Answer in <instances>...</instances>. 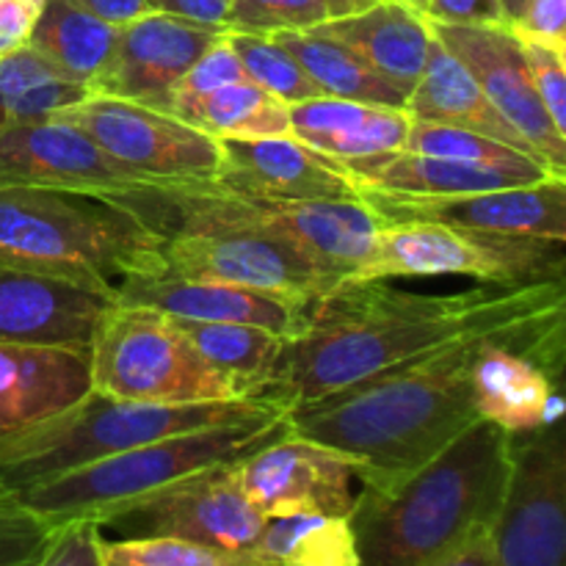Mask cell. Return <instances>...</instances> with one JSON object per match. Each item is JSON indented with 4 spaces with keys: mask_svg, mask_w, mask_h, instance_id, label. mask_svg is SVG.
Listing matches in <instances>:
<instances>
[{
    "mask_svg": "<svg viewBox=\"0 0 566 566\" xmlns=\"http://www.w3.org/2000/svg\"><path fill=\"white\" fill-rule=\"evenodd\" d=\"M564 304V282L412 293L387 280H343L313 304L307 329L285 343L263 398L287 415L420 354L509 329Z\"/></svg>",
    "mask_w": 566,
    "mask_h": 566,
    "instance_id": "obj_1",
    "label": "cell"
},
{
    "mask_svg": "<svg viewBox=\"0 0 566 566\" xmlns=\"http://www.w3.org/2000/svg\"><path fill=\"white\" fill-rule=\"evenodd\" d=\"M486 335L462 337L302 403L285 415L287 429L352 457L363 484L409 473L481 420L473 407L470 365Z\"/></svg>",
    "mask_w": 566,
    "mask_h": 566,
    "instance_id": "obj_2",
    "label": "cell"
},
{
    "mask_svg": "<svg viewBox=\"0 0 566 566\" xmlns=\"http://www.w3.org/2000/svg\"><path fill=\"white\" fill-rule=\"evenodd\" d=\"M514 434L475 420L409 473L363 484L348 512L359 566H426L495 525Z\"/></svg>",
    "mask_w": 566,
    "mask_h": 566,
    "instance_id": "obj_3",
    "label": "cell"
},
{
    "mask_svg": "<svg viewBox=\"0 0 566 566\" xmlns=\"http://www.w3.org/2000/svg\"><path fill=\"white\" fill-rule=\"evenodd\" d=\"M166 235L119 205L75 191L0 186V265L116 291L164 271Z\"/></svg>",
    "mask_w": 566,
    "mask_h": 566,
    "instance_id": "obj_4",
    "label": "cell"
},
{
    "mask_svg": "<svg viewBox=\"0 0 566 566\" xmlns=\"http://www.w3.org/2000/svg\"><path fill=\"white\" fill-rule=\"evenodd\" d=\"M282 412L265 398L210 403H144L88 390L48 420L0 434V492L28 490L114 453L213 426Z\"/></svg>",
    "mask_w": 566,
    "mask_h": 566,
    "instance_id": "obj_5",
    "label": "cell"
},
{
    "mask_svg": "<svg viewBox=\"0 0 566 566\" xmlns=\"http://www.w3.org/2000/svg\"><path fill=\"white\" fill-rule=\"evenodd\" d=\"M285 426V412H274L241 423L164 437L70 470L44 484L28 486L14 497L53 525L94 520L103 528L111 517L136 506L153 492L199 470L235 462L243 453L265 446L282 434Z\"/></svg>",
    "mask_w": 566,
    "mask_h": 566,
    "instance_id": "obj_6",
    "label": "cell"
},
{
    "mask_svg": "<svg viewBox=\"0 0 566 566\" xmlns=\"http://www.w3.org/2000/svg\"><path fill=\"white\" fill-rule=\"evenodd\" d=\"M175 230H260L302 249L326 271L348 280L368 260L385 221L363 199H263L219 182H171Z\"/></svg>",
    "mask_w": 566,
    "mask_h": 566,
    "instance_id": "obj_7",
    "label": "cell"
},
{
    "mask_svg": "<svg viewBox=\"0 0 566 566\" xmlns=\"http://www.w3.org/2000/svg\"><path fill=\"white\" fill-rule=\"evenodd\" d=\"M92 390L144 403L238 401L230 381L208 365L169 315L111 302L94 329Z\"/></svg>",
    "mask_w": 566,
    "mask_h": 566,
    "instance_id": "obj_8",
    "label": "cell"
},
{
    "mask_svg": "<svg viewBox=\"0 0 566 566\" xmlns=\"http://www.w3.org/2000/svg\"><path fill=\"white\" fill-rule=\"evenodd\" d=\"M473 276L484 285L564 282V243L462 230L440 221H385L368 260L348 280Z\"/></svg>",
    "mask_w": 566,
    "mask_h": 566,
    "instance_id": "obj_9",
    "label": "cell"
},
{
    "mask_svg": "<svg viewBox=\"0 0 566 566\" xmlns=\"http://www.w3.org/2000/svg\"><path fill=\"white\" fill-rule=\"evenodd\" d=\"M0 186L86 193L119 205L160 235L175 230L171 182L160 186L136 177L108 158L86 133L55 116L0 130Z\"/></svg>",
    "mask_w": 566,
    "mask_h": 566,
    "instance_id": "obj_10",
    "label": "cell"
},
{
    "mask_svg": "<svg viewBox=\"0 0 566 566\" xmlns=\"http://www.w3.org/2000/svg\"><path fill=\"white\" fill-rule=\"evenodd\" d=\"M108 158L149 182H210L221 171V142L199 127L133 99L86 94L55 111Z\"/></svg>",
    "mask_w": 566,
    "mask_h": 566,
    "instance_id": "obj_11",
    "label": "cell"
},
{
    "mask_svg": "<svg viewBox=\"0 0 566 566\" xmlns=\"http://www.w3.org/2000/svg\"><path fill=\"white\" fill-rule=\"evenodd\" d=\"M495 566H564L566 437L562 423L514 434L512 470L492 525Z\"/></svg>",
    "mask_w": 566,
    "mask_h": 566,
    "instance_id": "obj_12",
    "label": "cell"
},
{
    "mask_svg": "<svg viewBox=\"0 0 566 566\" xmlns=\"http://www.w3.org/2000/svg\"><path fill=\"white\" fill-rule=\"evenodd\" d=\"M164 274L221 282L293 298L326 296L340 276L282 238L260 230H180L164 241Z\"/></svg>",
    "mask_w": 566,
    "mask_h": 566,
    "instance_id": "obj_13",
    "label": "cell"
},
{
    "mask_svg": "<svg viewBox=\"0 0 566 566\" xmlns=\"http://www.w3.org/2000/svg\"><path fill=\"white\" fill-rule=\"evenodd\" d=\"M230 473L265 520L287 514L348 517L359 468L346 453L293 434L285 426L274 440L230 462Z\"/></svg>",
    "mask_w": 566,
    "mask_h": 566,
    "instance_id": "obj_14",
    "label": "cell"
},
{
    "mask_svg": "<svg viewBox=\"0 0 566 566\" xmlns=\"http://www.w3.org/2000/svg\"><path fill=\"white\" fill-rule=\"evenodd\" d=\"M263 525L265 517L243 495L227 462L153 492L103 528L122 536H177L227 553H249Z\"/></svg>",
    "mask_w": 566,
    "mask_h": 566,
    "instance_id": "obj_15",
    "label": "cell"
},
{
    "mask_svg": "<svg viewBox=\"0 0 566 566\" xmlns=\"http://www.w3.org/2000/svg\"><path fill=\"white\" fill-rule=\"evenodd\" d=\"M437 42L457 55L490 103L525 138L551 175L566 177V136L556 130L536 97L523 42L509 25H446L429 22Z\"/></svg>",
    "mask_w": 566,
    "mask_h": 566,
    "instance_id": "obj_16",
    "label": "cell"
},
{
    "mask_svg": "<svg viewBox=\"0 0 566 566\" xmlns=\"http://www.w3.org/2000/svg\"><path fill=\"white\" fill-rule=\"evenodd\" d=\"M359 199L368 202L381 221H440L495 235L566 241V180L556 177L462 197H396L359 191Z\"/></svg>",
    "mask_w": 566,
    "mask_h": 566,
    "instance_id": "obj_17",
    "label": "cell"
},
{
    "mask_svg": "<svg viewBox=\"0 0 566 566\" xmlns=\"http://www.w3.org/2000/svg\"><path fill=\"white\" fill-rule=\"evenodd\" d=\"M224 28L199 25L166 11H147L119 25L116 48L92 94L166 108L175 83Z\"/></svg>",
    "mask_w": 566,
    "mask_h": 566,
    "instance_id": "obj_18",
    "label": "cell"
},
{
    "mask_svg": "<svg viewBox=\"0 0 566 566\" xmlns=\"http://www.w3.org/2000/svg\"><path fill=\"white\" fill-rule=\"evenodd\" d=\"M116 302L142 304L177 321H205V324H249L276 332L285 340L307 329L313 304L307 298L280 296V293L249 291L221 282L186 280L171 274L130 276L116 291Z\"/></svg>",
    "mask_w": 566,
    "mask_h": 566,
    "instance_id": "obj_19",
    "label": "cell"
},
{
    "mask_svg": "<svg viewBox=\"0 0 566 566\" xmlns=\"http://www.w3.org/2000/svg\"><path fill=\"white\" fill-rule=\"evenodd\" d=\"M219 186L263 199H359L343 166L293 136L221 138Z\"/></svg>",
    "mask_w": 566,
    "mask_h": 566,
    "instance_id": "obj_20",
    "label": "cell"
},
{
    "mask_svg": "<svg viewBox=\"0 0 566 566\" xmlns=\"http://www.w3.org/2000/svg\"><path fill=\"white\" fill-rule=\"evenodd\" d=\"M111 302L75 282L0 265V343L88 348Z\"/></svg>",
    "mask_w": 566,
    "mask_h": 566,
    "instance_id": "obj_21",
    "label": "cell"
},
{
    "mask_svg": "<svg viewBox=\"0 0 566 566\" xmlns=\"http://www.w3.org/2000/svg\"><path fill=\"white\" fill-rule=\"evenodd\" d=\"M88 390V348L0 343V434L53 418Z\"/></svg>",
    "mask_w": 566,
    "mask_h": 566,
    "instance_id": "obj_22",
    "label": "cell"
},
{
    "mask_svg": "<svg viewBox=\"0 0 566 566\" xmlns=\"http://www.w3.org/2000/svg\"><path fill=\"white\" fill-rule=\"evenodd\" d=\"M315 31L352 48L370 70L379 72L407 97L423 75L426 59L434 44L429 20L403 0H379L357 14L321 22Z\"/></svg>",
    "mask_w": 566,
    "mask_h": 566,
    "instance_id": "obj_23",
    "label": "cell"
},
{
    "mask_svg": "<svg viewBox=\"0 0 566 566\" xmlns=\"http://www.w3.org/2000/svg\"><path fill=\"white\" fill-rule=\"evenodd\" d=\"M412 127L407 108L313 97L291 105V136L315 153L348 164L403 149Z\"/></svg>",
    "mask_w": 566,
    "mask_h": 566,
    "instance_id": "obj_24",
    "label": "cell"
},
{
    "mask_svg": "<svg viewBox=\"0 0 566 566\" xmlns=\"http://www.w3.org/2000/svg\"><path fill=\"white\" fill-rule=\"evenodd\" d=\"M403 108H407V114L415 122L462 127V130L509 144V147L520 149V153L534 155V149L525 144V138L509 125L506 116L481 92V86L464 70L462 61L453 53H448L437 39L429 50V59H426L423 75L418 77L415 88L409 92Z\"/></svg>",
    "mask_w": 566,
    "mask_h": 566,
    "instance_id": "obj_25",
    "label": "cell"
},
{
    "mask_svg": "<svg viewBox=\"0 0 566 566\" xmlns=\"http://www.w3.org/2000/svg\"><path fill=\"white\" fill-rule=\"evenodd\" d=\"M116 36L119 25L97 17L77 0H44L42 17L33 28L31 50H36L66 81L92 92L108 66Z\"/></svg>",
    "mask_w": 566,
    "mask_h": 566,
    "instance_id": "obj_26",
    "label": "cell"
},
{
    "mask_svg": "<svg viewBox=\"0 0 566 566\" xmlns=\"http://www.w3.org/2000/svg\"><path fill=\"white\" fill-rule=\"evenodd\" d=\"M175 321L191 346L219 370L238 398H263L274 379L276 363L285 352V337L263 326L249 324H205V321Z\"/></svg>",
    "mask_w": 566,
    "mask_h": 566,
    "instance_id": "obj_27",
    "label": "cell"
},
{
    "mask_svg": "<svg viewBox=\"0 0 566 566\" xmlns=\"http://www.w3.org/2000/svg\"><path fill=\"white\" fill-rule=\"evenodd\" d=\"M298 64L304 66L315 86L324 97L357 99V103L390 105V108H403L407 94L398 92L396 86L385 81L379 72L370 70L352 48H346L337 39L315 31H282L271 33Z\"/></svg>",
    "mask_w": 566,
    "mask_h": 566,
    "instance_id": "obj_28",
    "label": "cell"
},
{
    "mask_svg": "<svg viewBox=\"0 0 566 566\" xmlns=\"http://www.w3.org/2000/svg\"><path fill=\"white\" fill-rule=\"evenodd\" d=\"M249 556L260 566H359L348 517H269Z\"/></svg>",
    "mask_w": 566,
    "mask_h": 566,
    "instance_id": "obj_29",
    "label": "cell"
},
{
    "mask_svg": "<svg viewBox=\"0 0 566 566\" xmlns=\"http://www.w3.org/2000/svg\"><path fill=\"white\" fill-rule=\"evenodd\" d=\"M88 88L66 81L36 50H22L0 61V130L42 119L77 103Z\"/></svg>",
    "mask_w": 566,
    "mask_h": 566,
    "instance_id": "obj_30",
    "label": "cell"
},
{
    "mask_svg": "<svg viewBox=\"0 0 566 566\" xmlns=\"http://www.w3.org/2000/svg\"><path fill=\"white\" fill-rule=\"evenodd\" d=\"M188 125L213 138H274L291 136V105L252 81L219 88L193 111Z\"/></svg>",
    "mask_w": 566,
    "mask_h": 566,
    "instance_id": "obj_31",
    "label": "cell"
},
{
    "mask_svg": "<svg viewBox=\"0 0 566 566\" xmlns=\"http://www.w3.org/2000/svg\"><path fill=\"white\" fill-rule=\"evenodd\" d=\"M403 149H407V153L437 155V158L464 160V164L495 166V169L512 171V175L523 177V180L528 182L556 177L551 175V169H547L539 158H534V155L520 153V149L509 147V144L479 136V133L462 130V127L431 125V122L412 119ZM556 180H566V177H556Z\"/></svg>",
    "mask_w": 566,
    "mask_h": 566,
    "instance_id": "obj_32",
    "label": "cell"
},
{
    "mask_svg": "<svg viewBox=\"0 0 566 566\" xmlns=\"http://www.w3.org/2000/svg\"><path fill=\"white\" fill-rule=\"evenodd\" d=\"M230 42L235 48L238 59H241L247 81L258 83L260 88L280 97L282 103L296 105L304 103V99L324 97L321 88L313 83V77L304 72V66L274 36L230 31Z\"/></svg>",
    "mask_w": 566,
    "mask_h": 566,
    "instance_id": "obj_33",
    "label": "cell"
},
{
    "mask_svg": "<svg viewBox=\"0 0 566 566\" xmlns=\"http://www.w3.org/2000/svg\"><path fill=\"white\" fill-rule=\"evenodd\" d=\"M103 566H260L249 553H227L177 536L103 539Z\"/></svg>",
    "mask_w": 566,
    "mask_h": 566,
    "instance_id": "obj_34",
    "label": "cell"
},
{
    "mask_svg": "<svg viewBox=\"0 0 566 566\" xmlns=\"http://www.w3.org/2000/svg\"><path fill=\"white\" fill-rule=\"evenodd\" d=\"M238 81H247V75H243L241 59L230 42V31H224L205 48V53L191 64V70L175 83L164 111L177 119L191 122L193 111L205 97Z\"/></svg>",
    "mask_w": 566,
    "mask_h": 566,
    "instance_id": "obj_35",
    "label": "cell"
},
{
    "mask_svg": "<svg viewBox=\"0 0 566 566\" xmlns=\"http://www.w3.org/2000/svg\"><path fill=\"white\" fill-rule=\"evenodd\" d=\"M329 20L321 0H230L227 31L282 33L310 31Z\"/></svg>",
    "mask_w": 566,
    "mask_h": 566,
    "instance_id": "obj_36",
    "label": "cell"
},
{
    "mask_svg": "<svg viewBox=\"0 0 566 566\" xmlns=\"http://www.w3.org/2000/svg\"><path fill=\"white\" fill-rule=\"evenodd\" d=\"M55 525L9 492H0V566H36Z\"/></svg>",
    "mask_w": 566,
    "mask_h": 566,
    "instance_id": "obj_37",
    "label": "cell"
},
{
    "mask_svg": "<svg viewBox=\"0 0 566 566\" xmlns=\"http://www.w3.org/2000/svg\"><path fill=\"white\" fill-rule=\"evenodd\" d=\"M520 42H523L536 97L542 99L556 130L566 136V50L525 42V39Z\"/></svg>",
    "mask_w": 566,
    "mask_h": 566,
    "instance_id": "obj_38",
    "label": "cell"
},
{
    "mask_svg": "<svg viewBox=\"0 0 566 566\" xmlns=\"http://www.w3.org/2000/svg\"><path fill=\"white\" fill-rule=\"evenodd\" d=\"M36 566H103V528L94 520L55 525Z\"/></svg>",
    "mask_w": 566,
    "mask_h": 566,
    "instance_id": "obj_39",
    "label": "cell"
},
{
    "mask_svg": "<svg viewBox=\"0 0 566 566\" xmlns=\"http://www.w3.org/2000/svg\"><path fill=\"white\" fill-rule=\"evenodd\" d=\"M509 28L525 42L566 50V0H525Z\"/></svg>",
    "mask_w": 566,
    "mask_h": 566,
    "instance_id": "obj_40",
    "label": "cell"
},
{
    "mask_svg": "<svg viewBox=\"0 0 566 566\" xmlns=\"http://www.w3.org/2000/svg\"><path fill=\"white\" fill-rule=\"evenodd\" d=\"M420 14L446 25H509L501 0H423Z\"/></svg>",
    "mask_w": 566,
    "mask_h": 566,
    "instance_id": "obj_41",
    "label": "cell"
},
{
    "mask_svg": "<svg viewBox=\"0 0 566 566\" xmlns=\"http://www.w3.org/2000/svg\"><path fill=\"white\" fill-rule=\"evenodd\" d=\"M44 0H0V61L31 48Z\"/></svg>",
    "mask_w": 566,
    "mask_h": 566,
    "instance_id": "obj_42",
    "label": "cell"
},
{
    "mask_svg": "<svg viewBox=\"0 0 566 566\" xmlns=\"http://www.w3.org/2000/svg\"><path fill=\"white\" fill-rule=\"evenodd\" d=\"M155 11H166V14L199 22V25L224 28L227 31L230 0H155Z\"/></svg>",
    "mask_w": 566,
    "mask_h": 566,
    "instance_id": "obj_43",
    "label": "cell"
},
{
    "mask_svg": "<svg viewBox=\"0 0 566 566\" xmlns=\"http://www.w3.org/2000/svg\"><path fill=\"white\" fill-rule=\"evenodd\" d=\"M426 566H495V556H492V528L475 531L468 539L459 542L457 547L446 551Z\"/></svg>",
    "mask_w": 566,
    "mask_h": 566,
    "instance_id": "obj_44",
    "label": "cell"
},
{
    "mask_svg": "<svg viewBox=\"0 0 566 566\" xmlns=\"http://www.w3.org/2000/svg\"><path fill=\"white\" fill-rule=\"evenodd\" d=\"M77 3L86 6L103 20L114 22V25H125V22L136 20L147 11H155V0H77Z\"/></svg>",
    "mask_w": 566,
    "mask_h": 566,
    "instance_id": "obj_45",
    "label": "cell"
},
{
    "mask_svg": "<svg viewBox=\"0 0 566 566\" xmlns=\"http://www.w3.org/2000/svg\"><path fill=\"white\" fill-rule=\"evenodd\" d=\"M321 3H324L329 20H337V17H348L357 14V11L370 9V6L379 3V0H321Z\"/></svg>",
    "mask_w": 566,
    "mask_h": 566,
    "instance_id": "obj_46",
    "label": "cell"
},
{
    "mask_svg": "<svg viewBox=\"0 0 566 566\" xmlns=\"http://www.w3.org/2000/svg\"><path fill=\"white\" fill-rule=\"evenodd\" d=\"M523 3H525V0H501L503 11H506V20H509V25H512V22H514V17L520 14V9H523Z\"/></svg>",
    "mask_w": 566,
    "mask_h": 566,
    "instance_id": "obj_47",
    "label": "cell"
},
{
    "mask_svg": "<svg viewBox=\"0 0 566 566\" xmlns=\"http://www.w3.org/2000/svg\"><path fill=\"white\" fill-rule=\"evenodd\" d=\"M403 3H407V6H412V9H423V0H403Z\"/></svg>",
    "mask_w": 566,
    "mask_h": 566,
    "instance_id": "obj_48",
    "label": "cell"
}]
</instances>
